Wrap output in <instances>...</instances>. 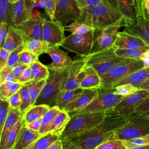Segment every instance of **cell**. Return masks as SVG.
<instances>
[{
	"instance_id": "1",
	"label": "cell",
	"mask_w": 149,
	"mask_h": 149,
	"mask_svg": "<svg viewBox=\"0 0 149 149\" xmlns=\"http://www.w3.org/2000/svg\"><path fill=\"white\" fill-rule=\"evenodd\" d=\"M107 112L104 120L98 125L65 140L84 149H94L101 143L109 140L127 122L129 116L118 115L111 111Z\"/></svg>"
},
{
	"instance_id": "2",
	"label": "cell",
	"mask_w": 149,
	"mask_h": 149,
	"mask_svg": "<svg viewBox=\"0 0 149 149\" xmlns=\"http://www.w3.org/2000/svg\"><path fill=\"white\" fill-rule=\"evenodd\" d=\"M77 20L93 27L94 30H101L113 26H126L125 19L122 13L106 0H101L94 6L80 8V15Z\"/></svg>"
},
{
	"instance_id": "3",
	"label": "cell",
	"mask_w": 149,
	"mask_h": 149,
	"mask_svg": "<svg viewBox=\"0 0 149 149\" xmlns=\"http://www.w3.org/2000/svg\"><path fill=\"white\" fill-rule=\"evenodd\" d=\"M108 112L69 113L70 119L59 139L65 140L85 132L100 124Z\"/></svg>"
},
{
	"instance_id": "4",
	"label": "cell",
	"mask_w": 149,
	"mask_h": 149,
	"mask_svg": "<svg viewBox=\"0 0 149 149\" xmlns=\"http://www.w3.org/2000/svg\"><path fill=\"white\" fill-rule=\"evenodd\" d=\"M149 134V115L134 113L109 139L127 141Z\"/></svg>"
},
{
	"instance_id": "5",
	"label": "cell",
	"mask_w": 149,
	"mask_h": 149,
	"mask_svg": "<svg viewBox=\"0 0 149 149\" xmlns=\"http://www.w3.org/2000/svg\"><path fill=\"white\" fill-rule=\"evenodd\" d=\"M144 67V63L141 59L126 58L101 76L102 82L100 88H112L118 81Z\"/></svg>"
},
{
	"instance_id": "6",
	"label": "cell",
	"mask_w": 149,
	"mask_h": 149,
	"mask_svg": "<svg viewBox=\"0 0 149 149\" xmlns=\"http://www.w3.org/2000/svg\"><path fill=\"white\" fill-rule=\"evenodd\" d=\"M97 89L98 95L90 104L77 112L70 113L110 111L124 98V96L115 94L114 88H99Z\"/></svg>"
},
{
	"instance_id": "7",
	"label": "cell",
	"mask_w": 149,
	"mask_h": 149,
	"mask_svg": "<svg viewBox=\"0 0 149 149\" xmlns=\"http://www.w3.org/2000/svg\"><path fill=\"white\" fill-rule=\"evenodd\" d=\"M115 47L112 46L107 49L86 56V66H91L102 76L116 65L126 59L118 56L115 53Z\"/></svg>"
},
{
	"instance_id": "8",
	"label": "cell",
	"mask_w": 149,
	"mask_h": 149,
	"mask_svg": "<svg viewBox=\"0 0 149 149\" xmlns=\"http://www.w3.org/2000/svg\"><path fill=\"white\" fill-rule=\"evenodd\" d=\"M86 56H80L73 60L72 63L65 70L60 90H74L79 88L86 76Z\"/></svg>"
},
{
	"instance_id": "9",
	"label": "cell",
	"mask_w": 149,
	"mask_h": 149,
	"mask_svg": "<svg viewBox=\"0 0 149 149\" xmlns=\"http://www.w3.org/2000/svg\"><path fill=\"white\" fill-rule=\"evenodd\" d=\"M65 70H51L48 78L43 87L41 93L34 105H47L51 107L55 106V100L58 93L61 91L62 79Z\"/></svg>"
},
{
	"instance_id": "10",
	"label": "cell",
	"mask_w": 149,
	"mask_h": 149,
	"mask_svg": "<svg viewBox=\"0 0 149 149\" xmlns=\"http://www.w3.org/2000/svg\"><path fill=\"white\" fill-rule=\"evenodd\" d=\"M94 30L78 34H71L66 38L61 47L80 56H86L92 52Z\"/></svg>"
},
{
	"instance_id": "11",
	"label": "cell",
	"mask_w": 149,
	"mask_h": 149,
	"mask_svg": "<svg viewBox=\"0 0 149 149\" xmlns=\"http://www.w3.org/2000/svg\"><path fill=\"white\" fill-rule=\"evenodd\" d=\"M65 30V26L61 22L45 19L42 30V41L49 48L61 47L66 38Z\"/></svg>"
},
{
	"instance_id": "12",
	"label": "cell",
	"mask_w": 149,
	"mask_h": 149,
	"mask_svg": "<svg viewBox=\"0 0 149 149\" xmlns=\"http://www.w3.org/2000/svg\"><path fill=\"white\" fill-rule=\"evenodd\" d=\"M136 15L132 24L125 27L124 31L138 36L149 45V17L140 3L135 1Z\"/></svg>"
},
{
	"instance_id": "13",
	"label": "cell",
	"mask_w": 149,
	"mask_h": 149,
	"mask_svg": "<svg viewBox=\"0 0 149 149\" xmlns=\"http://www.w3.org/2000/svg\"><path fill=\"white\" fill-rule=\"evenodd\" d=\"M148 97L149 91L139 90L133 94L124 97L122 101L110 111L123 116H129L134 113L136 108Z\"/></svg>"
},
{
	"instance_id": "14",
	"label": "cell",
	"mask_w": 149,
	"mask_h": 149,
	"mask_svg": "<svg viewBox=\"0 0 149 149\" xmlns=\"http://www.w3.org/2000/svg\"><path fill=\"white\" fill-rule=\"evenodd\" d=\"M80 15V8L76 0H57L54 20L65 27L70 22L77 20Z\"/></svg>"
},
{
	"instance_id": "15",
	"label": "cell",
	"mask_w": 149,
	"mask_h": 149,
	"mask_svg": "<svg viewBox=\"0 0 149 149\" xmlns=\"http://www.w3.org/2000/svg\"><path fill=\"white\" fill-rule=\"evenodd\" d=\"M45 19L42 15H38L15 26L21 33L24 42L31 40H42V30Z\"/></svg>"
},
{
	"instance_id": "16",
	"label": "cell",
	"mask_w": 149,
	"mask_h": 149,
	"mask_svg": "<svg viewBox=\"0 0 149 149\" xmlns=\"http://www.w3.org/2000/svg\"><path fill=\"white\" fill-rule=\"evenodd\" d=\"M119 28L118 26H113L101 30H94L91 53L103 51L113 46Z\"/></svg>"
},
{
	"instance_id": "17",
	"label": "cell",
	"mask_w": 149,
	"mask_h": 149,
	"mask_svg": "<svg viewBox=\"0 0 149 149\" xmlns=\"http://www.w3.org/2000/svg\"><path fill=\"white\" fill-rule=\"evenodd\" d=\"M52 59V63L47 66L50 70H59L66 69L70 65L73 60L59 47H52L48 48L45 52Z\"/></svg>"
},
{
	"instance_id": "18",
	"label": "cell",
	"mask_w": 149,
	"mask_h": 149,
	"mask_svg": "<svg viewBox=\"0 0 149 149\" xmlns=\"http://www.w3.org/2000/svg\"><path fill=\"white\" fill-rule=\"evenodd\" d=\"M113 46L115 48L130 49H147L149 45L140 37L125 31L118 32Z\"/></svg>"
},
{
	"instance_id": "19",
	"label": "cell",
	"mask_w": 149,
	"mask_h": 149,
	"mask_svg": "<svg viewBox=\"0 0 149 149\" xmlns=\"http://www.w3.org/2000/svg\"><path fill=\"white\" fill-rule=\"evenodd\" d=\"M35 6L33 0H19L13 3L14 26H17L32 17V10Z\"/></svg>"
},
{
	"instance_id": "20",
	"label": "cell",
	"mask_w": 149,
	"mask_h": 149,
	"mask_svg": "<svg viewBox=\"0 0 149 149\" xmlns=\"http://www.w3.org/2000/svg\"><path fill=\"white\" fill-rule=\"evenodd\" d=\"M98 95L97 88L86 90L76 100L69 104L64 110L69 113L77 112L90 104Z\"/></svg>"
},
{
	"instance_id": "21",
	"label": "cell",
	"mask_w": 149,
	"mask_h": 149,
	"mask_svg": "<svg viewBox=\"0 0 149 149\" xmlns=\"http://www.w3.org/2000/svg\"><path fill=\"white\" fill-rule=\"evenodd\" d=\"M41 136L38 132L26 127L24 124L20 130L13 149H27Z\"/></svg>"
},
{
	"instance_id": "22",
	"label": "cell",
	"mask_w": 149,
	"mask_h": 149,
	"mask_svg": "<svg viewBox=\"0 0 149 149\" xmlns=\"http://www.w3.org/2000/svg\"><path fill=\"white\" fill-rule=\"evenodd\" d=\"M85 90L86 89L79 87L74 90L60 91L56 96L55 105L63 110L69 104L76 100Z\"/></svg>"
},
{
	"instance_id": "23",
	"label": "cell",
	"mask_w": 149,
	"mask_h": 149,
	"mask_svg": "<svg viewBox=\"0 0 149 149\" xmlns=\"http://www.w3.org/2000/svg\"><path fill=\"white\" fill-rule=\"evenodd\" d=\"M23 43L24 40L21 33L15 26L12 25L9 26L6 37L1 47L12 52Z\"/></svg>"
},
{
	"instance_id": "24",
	"label": "cell",
	"mask_w": 149,
	"mask_h": 149,
	"mask_svg": "<svg viewBox=\"0 0 149 149\" xmlns=\"http://www.w3.org/2000/svg\"><path fill=\"white\" fill-rule=\"evenodd\" d=\"M149 79V66L141 68L115 84L112 88L125 84H130L138 87Z\"/></svg>"
},
{
	"instance_id": "25",
	"label": "cell",
	"mask_w": 149,
	"mask_h": 149,
	"mask_svg": "<svg viewBox=\"0 0 149 149\" xmlns=\"http://www.w3.org/2000/svg\"><path fill=\"white\" fill-rule=\"evenodd\" d=\"M116 3L118 9L125 19L126 26L133 23L136 15L135 1L116 0Z\"/></svg>"
},
{
	"instance_id": "26",
	"label": "cell",
	"mask_w": 149,
	"mask_h": 149,
	"mask_svg": "<svg viewBox=\"0 0 149 149\" xmlns=\"http://www.w3.org/2000/svg\"><path fill=\"white\" fill-rule=\"evenodd\" d=\"M86 76L82 80L80 87L88 90L99 88L101 85V77L91 66H86Z\"/></svg>"
},
{
	"instance_id": "27",
	"label": "cell",
	"mask_w": 149,
	"mask_h": 149,
	"mask_svg": "<svg viewBox=\"0 0 149 149\" xmlns=\"http://www.w3.org/2000/svg\"><path fill=\"white\" fill-rule=\"evenodd\" d=\"M23 114L20 112L19 109H14L10 107L8 117L5 122L3 129L1 133L0 137V148H2L5 140L7 134L10 131V130L15 126L16 123L19 121L20 118Z\"/></svg>"
},
{
	"instance_id": "28",
	"label": "cell",
	"mask_w": 149,
	"mask_h": 149,
	"mask_svg": "<svg viewBox=\"0 0 149 149\" xmlns=\"http://www.w3.org/2000/svg\"><path fill=\"white\" fill-rule=\"evenodd\" d=\"M70 119L69 113L64 109L61 110L54 120L48 133H51L60 137Z\"/></svg>"
},
{
	"instance_id": "29",
	"label": "cell",
	"mask_w": 149,
	"mask_h": 149,
	"mask_svg": "<svg viewBox=\"0 0 149 149\" xmlns=\"http://www.w3.org/2000/svg\"><path fill=\"white\" fill-rule=\"evenodd\" d=\"M50 108L51 107L45 104L33 105L31 106L23 114L25 124L41 118Z\"/></svg>"
},
{
	"instance_id": "30",
	"label": "cell",
	"mask_w": 149,
	"mask_h": 149,
	"mask_svg": "<svg viewBox=\"0 0 149 149\" xmlns=\"http://www.w3.org/2000/svg\"><path fill=\"white\" fill-rule=\"evenodd\" d=\"M61 109L57 106L55 105L50 108V109L42 117V124L39 131L41 135H44L48 133V131L55 120L56 116Z\"/></svg>"
},
{
	"instance_id": "31",
	"label": "cell",
	"mask_w": 149,
	"mask_h": 149,
	"mask_svg": "<svg viewBox=\"0 0 149 149\" xmlns=\"http://www.w3.org/2000/svg\"><path fill=\"white\" fill-rule=\"evenodd\" d=\"M25 124L23 115L7 134L2 149H13L23 126Z\"/></svg>"
},
{
	"instance_id": "32",
	"label": "cell",
	"mask_w": 149,
	"mask_h": 149,
	"mask_svg": "<svg viewBox=\"0 0 149 149\" xmlns=\"http://www.w3.org/2000/svg\"><path fill=\"white\" fill-rule=\"evenodd\" d=\"M13 3L9 0H0V19L1 22L7 23L9 26H14Z\"/></svg>"
},
{
	"instance_id": "33",
	"label": "cell",
	"mask_w": 149,
	"mask_h": 149,
	"mask_svg": "<svg viewBox=\"0 0 149 149\" xmlns=\"http://www.w3.org/2000/svg\"><path fill=\"white\" fill-rule=\"evenodd\" d=\"M31 69V81H38L42 80H47L49 76V69L47 65L41 63L39 61H36L30 65Z\"/></svg>"
},
{
	"instance_id": "34",
	"label": "cell",
	"mask_w": 149,
	"mask_h": 149,
	"mask_svg": "<svg viewBox=\"0 0 149 149\" xmlns=\"http://www.w3.org/2000/svg\"><path fill=\"white\" fill-rule=\"evenodd\" d=\"M60 139L59 137L48 133L36 140L27 149H47L51 144Z\"/></svg>"
},
{
	"instance_id": "35",
	"label": "cell",
	"mask_w": 149,
	"mask_h": 149,
	"mask_svg": "<svg viewBox=\"0 0 149 149\" xmlns=\"http://www.w3.org/2000/svg\"><path fill=\"white\" fill-rule=\"evenodd\" d=\"M24 49L29 51L34 55L39 56L45 53L49 47L41 40H31L23 43Z\"/></svg>"
},
{
	"instance_id": "36",
	"label": "cell",
	"mask_w": 149,
	"mask_h": 149,
	"mask_svg": "<svg viewBox=\"0 0 149 149\" xmlns=\"http://www.w3.org/2000/svg\"><path fill=\"white\" fill-rule=\"evenodd\" d=\"M23 85L19 82L0 84V99L8 101L10 97L18 91Z\"/></svg>"
},
{
	"instance_id": "37",
	"label": "cell",
	"mask_w": 149,
	"mask_h": 149,
	"mask_svg": "<svg viewBox=\"0 0 149 149\" xmlns=\"http://www.w3.org/2000/svg\"><path fill=\"white\" fill-rule=\"evenodd\" d=\"M146 49H130L115 48V53L118 56L129 59H141L143 53Z\"/></svg>"
},
{
	"instance_id": "38",
	"label": "cell",
	"mask_w": 149,
	"mask_h": 149,
	"mask_svg": "<svg viewBox=\"0 0 149 149\" xmlns=\"http://www.w3.org/2000/svg\"><path fill=\"white\" fill-rule=\"evenodd\" d=\"M47 80H42L38 81H30L26 83L28 86L29 92L31 100V106L34 105L39 97L41 91L44 86Z\"/></svg>"
},
{
	"instance_id": "39",
	"label": "cell",
	"mask_w": 149,
	"mask_h": 149,
	"mask_svg": "<svg viewBox=\"0 0 149 149\" xmlns=\"http://www.w3.org/2000/svg\"><path fill=\"white\" fill-rule=\"evenodd\" d=\"M19 93L21 100V105L19 110L23 114H24L25 112L31 106V100L27 84L22 86L19 90Z\"/></svg>"
},
{
	"instance_id": "40",
	"label": "cell",
	"mask_w": 149,
	"mask_h": 149,
	"mask_svg": "<svg viewBox=\"0 0 149 149\" xmlns=\"http://www.w3.org/2000/svg\"><path fill=\"white\" fill-rule=\"evenodd\" d=\"M65 30L70 31L72 34H81L88 33L89 31L94 30V29L84 23L79 22L78 20H74L68 26H65Z\"/></svg>"
},
{
	"instance_id": "41",
	"label": "cell",
	"mask_w": 149,
	"mask_h": 149,
	"mask_svg": "<svg viewBox=\"0 0 149 149\" xmlns=\"http://www.w3.org/2000/svg\"><path fill=\"white\" fill-rule=\"evenodd\" d=\"M94 149H127V148L125 141L111 139L101 143Z\"/></svg>"
},
{
	"instance_id": "42",
	"label": "cell",
	"mask_w": 149,
	"mask_h": 149,
	"mask_svg": "<svg viewBox=\"0 0 149 149\" xmlns=\"http://www.w3.org/2000/svg\"><path fill=\"white\" fill-rule=\"evenodd\" d=\"M10 106L8 101L0 99V134L8 117Z\"/></svg>"
},
{
	"instance_id": "43",
	"label": "cell",
	"mask_w": 149,
	"mask_h": 149,
	"mask_svg": "<svg viewBox=\"0 0 149 149\" xmlns=\"http://www.w3.org/2000/svg\"><path fill=\"white\" fill-rule=\"evenodd\" d=\"M114 93L118 95H120L122 96H127L132 94L134 93L140 89L138 87L130 84H125L122 85L114 87Z\"/></svg>"
},
{
	"instance_id": "44",
	"label": "cell",
	"mask_w": 149,
	"mask_h": 149,
	"mask_svg": "<svg viewBox=\"0 0 149 149\" xmlns=\"http://www.w3.org/2000/svg\"><path fill=\"white\" fill-rule=\"evenodd\" d=\"M24 49V45L22 44L19 47L10 52L6 66L10 68H14L19 65V58L22 52Z\"/></svg>"
},
{
	"instance_id": "45",
	"label": "cell",
	"mask_w": 149,
	"mask_h": 149,
	"mask_svg": "<svg viewBox=\"0 0 149 149\" xmlns=\"http://www.w3.org/2000/svg\"><path fill=\"white\" fill-rule=\"evenodd\" d=\"M42 8L51 20H54L57 0H41Z\"/></svg>"
},
{
	"instance_id": "46",
	"label": "cell",
	"mask_w": 149,
	"mask_h": 149,
	"mask_svg": "<svg viewBox=\"0 0 149 149\" xmlns=\"http://www.w3.org/2000/svg\"><path fill=\"white\" fill-rule=\"evenodd\" d=\"M38 56L34 55L29 51L24 49L20 54L19 58V64H23L29 66L33 63L38 61Z\"/></svg>"
},
{
	"instance_id": "47",
	"label": "cell",
	"mask_w": 149,
	"mask_h": 149,
	"mask_svg": "<svg viewBox=\"0 0 149 149\" xmlns=\"http://www.w3.org/2000/svg\"><path fill=\"white\" fill-rule=\"evenodd\" d=\"M18 82L12 73V68L6 66L1 70L0 84L4 83Z\"/></svg>"
},
{
	"instance_id": "48",
	"label": "cell",
	"mask_w": 149,
	"mask_h": 149,
	"mask_svg": "<svg viewBox=\"0 0 149 149\" xmlns=\"http://www.w3.org/2000/svg\"><path fill=\"white\" fill-rule=\"evenodd\" d=\"M125 141L127 148L149 144V134L142 137H137L134 139Z\"/></svg>"
},
{
	"instance_id": "49",
	"label": "cell",
	"mask_w": 149,
	"mask_h": 149,
	"mask_svg": "<svg viewBox=\"0 0 149 149\" xmlns=\"http://www.w3.org/2000/svg\"><path fill=\"white\" fill-rule=\"evenodd\" d=\"M10 106L11 108L14 109H19L21 105V100L20 96L19 93V90L13 94L8 100Z\"/></svg>"
},
{
	"instance_id": "50",
	"label": "cell",
	"mask_w": 149,
	"mask_h": 149,
	"mask_svg": "<svg viewBox=\"0 0 149 149\" xmlns=\"http://www.w3.org/2000/svg\"><path fill=\"white\" fill-rule=\"evenodd\" d=\"M10 52L1 47L0 48V70L5 68L6 65L10 56Z\"/></svg>"
},
{
	"instance_id": "51",
	"label": "cell",
	"mask_w": 149,
	"mask_h": 149,
	"mask_svg": "<svg viewBox=\"0 0 149 149\" xmlns=\"http://www.w3.org/2000/svg\"><path fill=\"white\" fill-rule=\"evenodd\" d=\"M134 113H143L149 115V97L142 102L136 108Z\"/></svg>"
},
{
	"instance_id": "52",
	"label": "cell",
	"mask_w": 149,
	"mask_h": 149,
	"mask_svg": "<svg viewBox=\"0 0 149 149\" xmlns=\"http://www.w3.org/2000/svg\"><path fill=\"white\" fill-rule=\"evenodd\" d=\"M31 81V69L29 65L27 67V68L24 70V71L22 73L21 77L18 80V82L22 84H25L27 83L30 82Z\"/></svg>"
},
{
	"instance_id": "53",
	"label": "cell",
	"mask_w": 149,
	"mask_h": 149,
	"mask_svg": "<svg viewBox=\"0 0 149 149\" xmlns=\"http://www.w3.org/2000/svg\"><path fill=\"white\" fill-rule=\"evenodd\" d=\"M80 8L94 6L98 5L101 0H76Z\"/></svg>"
},
{
	"instance_id": "54",
	"label": "cell",
	"mask_w": 149,
	"mask_h": 149,
	"mask_svg": "<svg viewBox=\"0 0 149 149\" xmlns=\"http://www.w3.org/2000/svg\"><path fill=\"white\" fill-rule=\"evenodd\" d=\"M9 25L5 22H1L0 24V46L1 47L4 42L8 31Z\"/></svg>"
},
{
	"instance_id": "55",
	"label": "cell",
	"mask_w": 149,
	"mask_h": 149,
	"mask_svg": "<svg viewBox=\"0 0 149 149\" xmlns=\"http://www.w3.org/2000/svg\"><path fill=\"white\" fill-rule=\"evenodd\" d=\"M28 66L23 64H19V65L12 68V73L16 79L18 81L21 77L22 73Z\"/></svg>"
},
{
	"instance_id": "56",
	"label": "cell",
	"mask_w": 149,
	"mask_h": 149,
	"mask_svg": "<svg viewBox=\"0 0 149 149\" xmlns=\"http://www.w3.org/2000/svg\"><path fill=\"white\" fill-rule=\"evenodd\" d=\"M42 124V118L38 119L37 120H35L30 123L25 124V126L28 129H30L32 130L39 132L40 129L41 128Z\"/></svg>"
},
{
	"instance_id": "57",
	"label": "cell",
	"mask_w": 149,
	"mask_h": 149,
	"mask_svg": "<svg viewBox=\"0 0 149 149\" xmlns=\"http://www.w3.org/2000/svg\"><path fill=\"white\" fill-rule=\"evenodd\" d=\"M62 141L63 144V149H84L80 147H78L71 142L65 140H61Z\"/></svg>"
},
{
	"instance_id": "58",
	"label": "cell",
	"mask_w": 149,
	"mask_h": 149,
	"mask_svg": "<svg viewBox=\"0 0 149 149\" xmlns=\"http://www.w3.org/2000/svg\"><path fill=\"white\" fill-rule=\"evenodd\" d=\"M136 2H139L143 6L146 15L149 17V0H134Z\"/></svg>"
},
{
	"instance_id": "59",
	"label": "cell",
	"mask_w": 149,
	"mask_h": 149,
	"mask_svg": "<svg viewBox=\"0 0 149 149\" xmlns=\"http://www.w3.org/2000/svg\"><path fill=\"white\" fill-rule=\"evenodd\" d=\"M138 88L140 90H144L149 91V79L144 83H143L142 84H141L138 87Z\"/></svg>"
},
{
	"instance_id": "60",
	"label": "cell",
	"mask_w": 149,
	"mask_h": 149,
	"mask_svg": "<svg viewBox=\"0 0 149 149\" xmlns=\"http://www.w3.org/2000/svg\"><path fill=\"white\" fill-rule=\"evenodd\" d=\"M127 149H149V144H146V145H141V146L132 147L128 148Z\"/></svg>"
},
{
	"instance_id": "61",
	"label": "cell",
	"mask_w": 149,
	"mask_h": 149,
	"mask_svg": "<svg viewBox=\"0 0 149 149\" xmlns=\"http://www.w3.org/2000/svg\"><path fill=\"white\" fill-rule=\"evenodd\" d=\"M107 2L113 5L114 6L117 8V3H116V0H106Z\"/></svg>"
},
{
	"instance_id": "62",
	"label": "cell",
	"mask_w": 149,
	"mask_h": 149,
	"mask_svg": "<svg viewBox=\"0 0 149 149\" xmlns=\"http://www.w3.org/2000/svg\"><path fill=\"white\" fill-rule=\"evenodd\" d=\"M9 2H10V3H15V2H16L17 1H18L19 0H9Z\"/></svg>"
},
{
	"instance_id": "63",
	"label": "cell",
	"mask_w": 149,
	"mask_h": 149,
	"mask_svg": "<svg viewBox=\"0 0 149 149\" xmlns=\"http://www.w3.org/2000/svg\"><path fill=\"white\" fill-rule=\"evenodd\" d=\"M34 2H35V4H36V2L37 1V0H33Z\"/></svg>"
}]
</instances>
